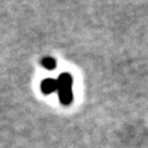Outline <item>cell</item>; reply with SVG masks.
Returning a JSON list of instances; mask_svg holds the SVG:
<instances>
[{
    "mask_svg": "<svg viewBox=\"0 0 148 148\" xmlns=\"http://www.w3.org/2000/svg\"><path fill=\"white\" fill-rule=\"evenodd\" d=\"M41 91L45 95H49V93H51L54 91H57V81L56 79H51V78H47V79L42 81Z\"/></svg>",
    "mask_w": 148,
    "mask_h": 148,
    "instance_id": "obj_2",
    "label": "cell"
},
{
    "mask_svg": "<svg viewBox=\"0 0 148 148\" xmlns=\"http://www.w3.org/2000/svg\"><path fill=\"white\" fill-rule=\"evenodd\" d=\"M57 81V91L60 100L63 105H70L72 101V77L70 73L64 72L58 77Z\"/></svg>",
    "mask_w": 148,
    "mask_h": 148,
    "instance_id": "obj_1",
    "label": "cell"
},
{
    "mask_svg": "<svg viewBox=\"0 0 148 148\" xmlns=\"http://www.w3.org/2000/svg\"><path fill=\"white\" fill-rule=\"evenodd\" d=\"M41 64L43 65V68H46L48 70H54L56 68V61L51 57H45L41 61Z\"/></svg>",
    "mask_w": 148,
    "mask_h": 148,
    "instance_id": "obj_3",
    "label": "cell"
}]
</instances>
